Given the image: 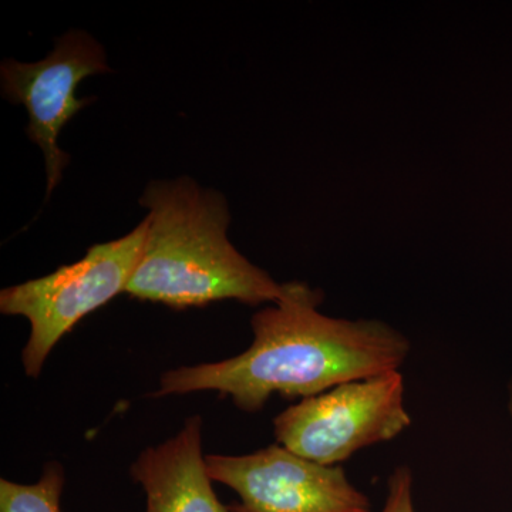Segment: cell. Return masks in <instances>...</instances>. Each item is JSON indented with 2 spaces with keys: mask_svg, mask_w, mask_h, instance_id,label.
Wrapping results in <instances>:
<instances>
[{
  "mask_svg": "<svg viewBox=\"0 0 512 512\" xmlns=\"http://www.w3.org/2000/svg\"><path fill=\"white\" fill-rule=\"evenodd\" d=\"M322 293L285 284L278 302L255 313L254 342L222 362L164 373L156 396L215 390L245 412L274 394L318 396L339 384L399 372L410 352L406 336L377 320L330 318L318 311Z\"/></svg>",
  "mask_w": 512,
  "mask_h": 512,
  "instance_id": "obj_1",
  "label": "cell"
},
{
  "mask_svg": "<svg viewBox=\"0 0 512 512\" xmlns=\"http://www.w3.org/2000/svg\"><path fill=\"white\" fill-rule=\"evenodd\" d=\"M140 204L148 211L143 254L126 293L174 309L234 299L276 303L285 284L251 264L229 242L227 200L190 177L148 184Z\"/></svg>",
  "mask_w": 512,
  "mask_h": 512,
  "instance_id": "obj_2",
  "label": "cell"
},
{
  "mask_svg": "<svg viewBox=\"0 0 512 512\" xmlns=\"http://www.w3.org/2000/svg\"><path fill=\"white\" fill-rule=\"evenodd\" d=\"M148 218L116 241L96 244L80 261L53 274L0 292V312L29 320L22 360L26 375L37 377L57 342L84 318L126 293L148 231Z\"/></svg>",
  "mask_w": 512,
  "mask_h": 512,
  "instance_id": "obj_3",
  "label": "cell"
},
{
  "mask_svg": "<svg viewBox=\"0 0 512 512\" xmlns=\"http://www.w3.org/2000/svg\"><path fill=\"white\" fill-rule=\"evenodd\" d=\"M410 424L399 372L339 384L274 421L282 447L323 466H339L362 448L396 439Z\"/></svg>",
  "mask_w": 512,
  "mask_h": 512,
  "instance_id": "obj_4",
  "label": "cell"
},
{
  "mask_svg": "<svg viewBox=\"0 0 512 512\" xmlns=\"http://www.w3.org/2000/svg\"><path fill=\"white\" fill-rule=\"evenodd\" d=\"M109 72L103 47L83 30H72L57 39L53 52L40 62L5 60L0 66L3 96L26 107V133L45 154L46 201L70 161L69 154L57 146V138L80 110L96 101V97L79 99V84L86 77Z\"/></svg>",
  "mask_w": 512,
  "mask_h": 512,
  "instance_id": "obj_5",
  "label": "cell"
},
{
  "mask_svg": "<svg viewBox=\"0 0 512 512\" xmlns=\"http://www.w3.org/2000/svg\"><path fill=\"white\" fill-rule=\"evenodd\" d=\"M208 476L239 495L232 512H370V501L340 466H323L288 448L205 457Z\"/></svg>",
  "mask_w": 512,
  "mask_h": 512,
  "instance_id": "obj_6",
  "label": "cell"
},
{
  "mask_svg": "<svg viewBox=\"0 0 512 512\" xmlns=\"http://www.w3.org/2000/svg\"><path fill=\"white\" fill-rule=\"evenodd\" d=\"M130 473L146 493L147 512H232L212 488L200 416L185 421L173 439L143 451Z\"/></svg>",
  "mask_w": 512,
  "mask_h": 512,
  "instance_id": "obj_7",
  "label": "cell"
},
{
  "mask_svg": "<svg viewBox=\"0 0 512 512\" xmlns=\"http://www.w3.org/2000/svg\"><path fill=\"white\" fill-rule=\"evenodd\" d=\"M64 487L63 468L49 464L35 484L0 481V512H60Z\"/></svg>",
  "mask_w": 512,
  "mask_h": 512,
  "instance_id": "obj_8",
  "label": "cell"
},
{
  "mask_svg": "<svg viewBox=\"0 0 512 512\" xmlns=\"http://www.w3.org/2000/svg\"><path fill=\"white\" fill-rule=\"evenodd\" d=\"M412 491V471L406 466L396 468L389 478V494L380 512H416Z\"/></svg>",
  "mask_w": 512,
  "mask_h": 512,
  "instance_id": "obj_9",
  "label": "cell"
},
{
  "mask_svg": "<svg viewBox=\"0 0 512 512\" xmlns=\"http://www.w3.org/2000/svg\"><path fill=\"white\" fill-rule=\"evenodd\" d=\"M508 410L512 417V383L510 384V394H508Z\"/></svg>",
  "mask_w": 512,
  "mask_h": 512,
  "instance_id": "obj_10",
  "label": "cell"
}]
</instances>
